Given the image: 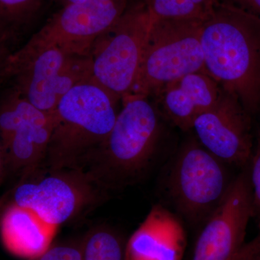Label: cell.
<instances>
[{
    "label": "cell",
    "instance_id": "6da1fadb",
    "mask_svg": "<svg viewBox=\"0 0 260 260\" xmlns=\"http://www.w3.org/2000/svg\"><path fill=\"white\" fill-rule=\"evenodd\" d=\"M204 70L251 116L260 108V21L222 3L202 25Z\"/></svg>",
    "mask_w": 260,
    "mask_h": 260
},
{
    "label": "cell",
    "instance_id": "7a4b0ae2",
    "mask_svg": "<svg viewBox=\"0 0 260 260\" xmlns=\"http://www.w3.org/2000/svg\"><path fill=\"white\" fill-rule=\"evenodd\" d=\"M115 100L92 80L73 87L61 98L54 114V129L42 168L83 169L104 143L115 123Z\"/></svg>",
    "mask_w": 260,
    "mask_h": 260
},
{
    "label": "cell",
    "instance_id": "3957f363",
    "mask_svg": "<svg viewBox=\"0 0 260 260\" xmlns=\"http://www.w3.org/2000/svg\"><path fill=\"white\" fill-rule=\"evenodd\" d=\"M107 138L83 168L104 189L132 184L148 167L160 135L156 109L146 96L130 94Z\"/></svg>",
    "mask_w": 260,
    "mask_h": 260
},
{
    "label": "cell",
    "instance_id": "277c9868",
    "mask_svg": "<svg viewBox=\"0 0 260 260\" xmlns=\"http://www.w3.org/2000/svg\"><path fill=\"white\" fill-rule=\"evenodd\" d=\"M2 76L12 78L13 89L34 107L54 115L65 94L78 84L91 80V65L89 55L28 43L10 54Z\"/></svg>",
    "mask_w": 260,
    "mask_h": 260
},
{
    "label": "cell",
    "instance_id": "5b68a950",
    "mask_svg": "<svg viewBox=\"0 0 260 260\" xmlns=\"http://www.w3.org/2000/svg\"><path fill=\"white\" fill-rule=\"evenodd\" d=\"M199 19L153 18L131 94L148 97L186 75L204 71Z\"/></svg>",
    "mask_w": 260,
    "mask_h": 260
},
{
    "label": "cell",
    "instance_id": "8992f818",
    "mask_svg": "<svg viewBox=\"0 0 260 260\" xmlns=\"http://www.w3.org/2000/svg\"><path fill=\"white\" fill-rule=\"evenodd\" d=\"M153 21L146 6L138 7L126 12L92 45L91 80L117 102L134 89Z\"/></svg>",
    "mask_w": 260,
    "mask_h": 260
},
{
    "label": "cell",
    "instance_id": "52a82bcc",
    "mask_svg": "<svg viewBox=\"0 0 260 260\" xmlns=\"http://www.w3.org/2000/svg\"><path fill=\"white\" fill-rule=\"evenodd\" d=\"M103 189L83 169H45L40 175L37 172L22 178L9 203L28 208L59 227L97 203Z\"/></svg>",
    "mask_w": 260,
    "mask_h": 260
},
{
    "label": "cell",
    "instance_id": "ba28073f",
    "mask_svg": "<svg viewBox=\"0 0 260 260\" xmlns=\"http://www.w3.org/2000/svg\"><path fill=\"white\" fill-rule=\"evenodd\" d=\"M226 165L198 140L183 145L173 167L169 189L186 220L205 223L223 201L234 180Z\"/></svg>",
    "mask_w": 260,
    "mask_h": 260
},
{
    "label": "cell",
    "instance_id": "9c48e42d",
    "mask_svg": "<svg viewBox=\"0 0 260 260\" xmlns=\"http://www.w3.org/2000/svg\"><path fill=\"white\" fill-rule=\"evenodd\" d=\"M54 129L46 114L11 90L0 100V143L8 169L28 177L42 167Z\"/></svg>",
    "mask_w": 260,
    "mask_h": 260
},
{
    "label": "cell",
    "instance_id": "30bf717a",
    "mask_svg": "<svg viewBox=\"0 0 260 260\" xmlns=\"http://www.w3.org/2000/svg\"><path fill=\"white\" fill-rule=\"evenodd\" d=\"M252 218L249 164L233 180L223 201L205 222L192 260H238Z\"/></svg>",
    "mask_w": 260,
    "mask_h": 260
},
{
    "label": "cell",
    "instance_id": "8fae6325",
    "mask_svg": "<svg viewBox=\"0 0 260 260\" xmlns=\"http://www.w3.org/2000/svg\"><path fill=\"white\" fill-rule=\"evenodd\" d=\"M251 115L223 89L215 106L195 119L191 129L202 146L226 164L244 168L254 148Z\"/></svg>",
    "mask_w": 260,
    "mask_h": 260
},
{
    "label": "cell",
    "instance_id": "7c38bea8",
    "mask_svg": "<svg viewBox=\"0 0 260 260\" xmlns=\"http://www.w3.org/2000/svg\"><path fill=\"white\" fill-rule=\"evenodd\" d=\"M127 0H88L69 4L29 44L54 46L74 54L89 55L98 38L120 20Z\"/></svg>",
    "mask_w": 260,
    "mask_h": 260
},
{
    "label": "cell",
    "instance_id": "4fadbf2b",
    "mask_svg": "<svg viewBox=\"0 0 260 260\" xmlns=\"http://www.w3.org/2000/svg\"><path fill=\"white\" fill-rule=\"evenodd\" d=\"M223 88L205 72L186 75L159 90L164 114L181 129L192 127L197 117L218 102Z\"/></svg>",
    "mask_w": 260,
    "mask_h": 260
},
{
    "label": "cell",
    "instance_id": "5bb4252c",
    "mask_svg": "<svg viewBox=\"0 0 260 260\" xmlns=\"http://www.w3.org/2000/svg\"><path fill=\"white\" fill-rule=\"evenodd\" d=\"M57 228L28 208L8 203L0 219V237L12 254L32 259L52 246Z\"/></svg>",
    "mask_w": 260,
    "mask_h": 260
},
{
    "label": "cell",
    "instance_id": "9a60e30c",
    "mask_svg": "<svg viewBox=\"0 0 260 260\" xmlns=\"http://www.w3.org/2000/svg\"><path fill=\"white\" fill-rule=\"evenodd\" d=\"M126 244L112 228L99 225L80 241L81 260H126Z\"/></svg>",
    "mask_w": 260,
    "mask_h": 260
},
{
    "label": "cell",
    "instance_id": "2e32d148",
    "mask_svg": "<svg viewBox=\"0 0 260 260\" xmlns=\"http://www.w3.org/2000/svg\"><path fill=\"white\" fill-rule=\"evenodd\" d=\"M220 0H146L153 18L206 20Z\"/></svg>",
    "mask_w": 260,
    "mask_h": 260
},
{
    "label": "cell",
    "instance_id": "e0dca14e",
    "mask_svg": "<svg viewBox=\"0 0 260 260\" xmlns=\"http://www.w3.org/2000/svg\"><path fill=\"white\" fill-rule=\"evenodd\" d=\"M32 0H0V40L8 42Z\"/></svg>",
    "mask_w": 260,
    "mask_h": 260
},
{
    "label": "cell",
    "instance_id": "ac0fdd59",
    "mask_svg": "<svg viewBox=\"0 0 260 260\" xmlns=\"http://www.w3.org/2000/svg\"><path fill=\"white\" fill-rule=\"evenodd\" d=\"M249 177L252 198V218L260 231V126L256 132L252 155L249 162Z\"/></svg>",
    "mask_w": 260,
    "mask_h": 260
},
{
    "label": "cell",
    "instance_id": "d6986e66",
    "mask_svg": "<svg viewBox=\"0 0 260 260\" xmlns=\"http://www.w3.org/2000/svg\"><path fill=\"white\" fill-rule=\"evenodd\" d=\"M26 260H81L80 242L52 245L42 255Z\"/></svg>",
    "mask_w": 260,
    "mask_h": 260
},
{
    "label": "cell",
    "instance_id": "ffe728a7",
    "mask_svg": "<svg viewBox=\"0 0 260 260\" xmlns=\"http://www.w3.org/2000/svg\"><path fill=\"white\" fill-rule=\"evenodd\" d=\"M220 2L260 21V0H220Z\"/></svg>",
    "mask_w": 260,
    "mask_h": 260
},
{
    "label": "cell",
    "instance_id": "44dd1931",
    "mask_svg": "<svg viewBox=\"0 0 260 260\" xmlns=\"http://www.w3.org/2000/svg\"><path fill=\"white\" fill-rule=\"evenodd\" d=\"M238 260H260V235L244 244Z\"/></svg>",
    "mask_w": 260,
    "mask_h": 260
},
{
    "label": "cell",
    "instance_id": "7402d4cb",
    "mask_svg": "<svg viewBox=\"0 0 260 260\" xmlns=\"http://www.w3.org/2000/svg\"><path fill=\"white\" fill-rule=\"evenodd\" d=\"M10 54L7 49V43L0 41V76H2L5 62Z\"/></svg>",
    "mask_w": 260,
    "mask_h": 260
},
{
    "label": "cell",
    "instance_id": "603a6c76",
    "mask_svg": "<svg viewBox=\"0 0 260 260\" xmlns=\"http://www.w3.org/2000/svg\"><path fill=\"white\" fill-rule=\"evenodd\" d=\"M7 171H8V166H7L6 158H5L4 150L0 143V184L4 179Z\"/></svg>",
    "mask_w": 260,
    "mask_h": 260
},
{
    "label": "cell",
    "instance_id": "cb8c5ba5",
    "mask_svg": "<svg viewBox=\"0 0 260 260\" xmlns=\"http://www.w3.org/2000/svg\"><path fill=\"white\" fill-rule=\"evenodd\" d=\"M70 4H75V3H81L84 2L88 1V0H68Z\"/></svg>",
    "mask_w": 260,
    "mask_h": 260
},
{
    "label": "cell",
    "instance_id": "d4e9b609",
    "mask_svg": "<svg viewBox=\"0 0 260 260\" xmlns=\"http://www.w3.org/2000/svg\"><path fill=\"white\" fill-rule=\"evenodd\" d=\"M2 205H3V202H2V200H0V208H1Z\"/></svg>",
    "mask_w": 260,
    "mask_h": 260
}]
</instances>
